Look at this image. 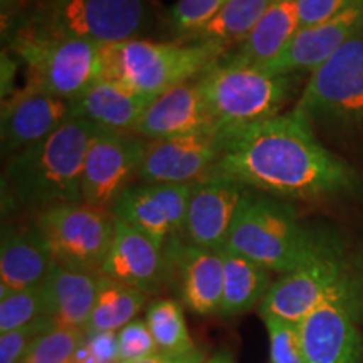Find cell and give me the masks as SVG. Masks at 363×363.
<instances>
[{"label": "cell", "instance_id": "22", "mask_svg": "<svg viewBox=\"0 0 363 363\" xmlns=\"http://www.w3.org/2000/svg\"><path fill=\"white\" fill-rule=\"evenodd\" d=\"M152 101L115 81L96 79L78 98L71 99V110L72 116L83 118L96 128L133 133Z\"/></svg>", "mask_w": 363, "mask_h": 363}, {"label": "cell", "instance_id": "12", "mask_svg": "<svg viewBox=\"0 0 363 363\" xmlns=\"http://www.w3.org/2000/svg\"><path fill=\"white\" fill-rule=\"evenodd\" d=\"M348 272L350 264L345 261L342 249L333 244L308 264L274 281L261 303V316L299 325Z\"/></svg>", "mask_w": 363, "mask_h": 363}, {"label": "cell", "instance_id": "14", "mask_svg": "<svg viewBox=\"0 0 363 363\" xmlns=\"http://www.w3.org/2000/svg\"><path fill=\"white\" fill-rule=\"evenodd\" d=\"M190 189L192 184L130 185L111 207V214L142 230L163 249L172 239L184 235Z\"/></svg>", "mask_w": 363, "mask_h": 363}, {"label": "cell", "instance_id": "29", "mask_svg": "<svg viewBox=\"0 0 363 363\" xmlns=\"http://www.w3.org/2000/svg\"><path fill=\"white\" fill-rule=\"evenodd\" d=\"M84 330L54 326L35 340L21 363H72Z\"/></svg>", "mask_w": 363, "mask_h": 363}, {"label": "cell", "instance_id": "25", "mask_svg": "<svg viewBox=\"0 0 363 363\" xmlns=\"http://www.w3.org/2000/svg\"><path fill=\"white\" fill-rule=\"evenodd\" d=\"M224 256V296L219 316L233 318L261 305L271 288V271L242 254L222 249Z\"/></svg>", "mask_w": 363, "mask_h": 363}, {"label": "cell", "instance_id": "21", "mask_svg": "<svg viewBox=\"0 0 363 363\" xmlns=\"http://www.w3.org/2000/svg\"><path fill=\"white\" fill-rule=\"evenodd\" d=\"M56 264L34 219L4 225L0 244V298L40 286Z\"/></svg>", "mask_w": 363, "mask_h": 363}, {"label": "cell", "instance_id": "32", "mask_svg": "<svg viewBox=\"0 0 363 363\" xmlns=\"http://www.w3.org/2000/svg\"><path fill=\"white\" fill-rule=\"evenodd\" d=\"M229 0H177L170 9V26L180 39L197 33L224 9Z\"/></svg>", "mask_w": 363, "mask_h": 363}, {"label": "cell", "instance_id": "13", "mask_svg": "<svg viewBox=\"0 0 363 363\" xmlns=\"http://www.w3.org/2000/svg\"><path fill=\"white\" fill-rule=\"evenodd\" d=\"M251 189L220 174H207L190 189L184 239L206 249L222 251L235 217Z\"/></svg>", "mask_w": 363, "mask_h": 363}, {"label": "cell", "instance_id": "28", "mask_svg": "<svg viewBox=\"0 0 363 363\" xmlns=\"http://www.w3.org/2000/svg\"><path fill=\"white\" fill-rule=\"evenodd\" d=\"M158 347V353L167 357H182L197 350L184 316L182 303L172 298L150 303L145 316Z\"/></svg>", "mask_w": 363, "mask_h": 363}, {"label": "cell", "instance_id": "16", "mask_svg": "<svg viewBox=\"0 0 363 363\" xmlns=\"http://www.w3.org/2000/svg\"><path fill=\"white\" fill-rule=\"evenodd\" d=\"M163 254L167 281L174 274L179 279L182 303L197 315H219L225 272L222 251L195 246L182 235L167 242Z\"/></svg>", "mask_w": 363, "mask_h": 363}, {"label": "cell", "instance_id": "35", "mask_svg": "<svg viewBox=\"0 0 363 363\" xmlns=\"http://www.w3.org/2000/svg\"><path fill=\"white\" fill-rule=\"evenodd\" d=\"M72 363H118V333L103 331V333L86 335Z\"/></svg>", "mask_w": 363, "mask_h": 363}, {"label": "cell", "instance_id": "27", "mask_svg": "<svg viewBox=\"0 0 363 363\" xmlns=\"http://www.w3.org/2000/svg\"><path fill=\"white\" fill-rule=\"evenodd\" d=\"M148 294L140 289L126 286L99 272L96 301L91 311L84 333H103V331H120L147 305Z\"/></svg>", "mask_w": 363, "mask_h": 363}, {"label": "cell", "instance_id": "20", "mask_svg": "<svg viewBox=\"0 0 363 363\" xmlns=\"http://www.w3.org/2000/svg\"><path fill=\"white\" fill-rule=\"evenodd\" d=\"M219 125L203 103L197 79L160 94L148 104L133 133L153 140L179 138L219 131Z\"/></svg>", "mask_w": 363, "mask_h": 363}, {"label": "cell", "instance_id": "2", "mask_svg": "<svg viewBox=\"0 0 363 363\" xmlns=\"http://www.w3.org/2000/svg\"><path fill=\"white\" fill-rule=\"evenodd\" d=\"M96 126L69 118L51 136L9 157L2 172V211L38 216L48 208L83 202L81 177Z\"/></svg>", "mask_w": 363, "mask_h": 363}, {"label": "cell", "instance_id": "7", "mask_svg": "<svg viewBox=\"0 0 363 363\" xmlns=\"http://www.w3.org/2000/svg\"><path fill=\"white\" fill-rule=\"evenodd\" d=\"M197 86L219 128L229 130L278 116L293 89V76L220 59L197 79Z\"/></svg>", "mask_w": 363, "mask_h": 363}, {"label": "cell", "instance_id": "5", "mask_svg": "<svg viewBox=\"0 0 363 363\" xmlns=\"http://www.w3.org/2000/svg\"><path fill=\"white\" fill-rule=\"evenodd\" d=\"M225 49L201 43H158L143 38L101 45L99 78L155 99L177 86L199 79Z\"/></svg>", "mask_w": 363, "mask_h": 363}, {"label": "cell", "instance_id": "24", "mask_svg": "<svg viewBox=\"0 0 363 363\" xmlns=\"http://www.w3.org/2000/svg\"><path fill=\"white\" fill-rule=\"evenodd\" d=\"M299 30L296 0H272L249 38L239 44L238 52L224 61L234 65L266 67L284 51Z\"/></svg>", "mask_w": 363, "mask_h": 363}, {"label": "cell", "instance_id": "3", "mask_svg": "<svg viewBox=\"0 0 363 363\" xmlns=\"http://www.w3.org/2000/svg\"><path fill=\"white\" fill-rule=\"evenodd\" d=\"M155 21L148 0H33L9 22L7 35L21 33L106 45L142 38Z\"/></svg>", "mask_w": 363, "mask_h": 363}, {"label": "cell", "instance_id": "10", "mask_svg": "<svg viewBox=\"0 0 363 363\" xmlns=\"http://www.w3.org/2000/svg\"><path fill=\"white\" fill-rule=\"evenodd\" d=\"M148 140L136 133L98 128L84 157L81 197L88 206L111 212V207L136 177Z\"/></svg>", "mask_w": 363, "mask_h": 363}, {"label": "cell", "instance_id": "19", "mask_svg": "<svg viewBox=\"0 0 363 363\" xmlns=\"http://www.w3.org/2000/svg\"><path fill=\"white\" fill-rule=\"evenodd\" d=\"M99 272L145 294H157L167 283L165 254L142 230L116 219L111 247Z\"/></svg>", "mask_w": 363, "mask_h": 363}, {"label": "cell", "instance_id": "4", "mask_svg": "<svg viewBox=\"0 0 363 363\" xmlns=\"http://www.w3.org/2000/svg\"><path fill=\"white\" fill-rule=\"evenodd\" d=\"M333 244L303 225L283 199L251 190L224 249L242 254L267 271L286 274L308 264Z\"/></svg>", "mask_w": 363, "mask_h": 363}, {"label": "cell", "instance_id": "30", "mask_svg": "<svg viewBox=\"0 0 363 363\" xmlns=\"http://www.w3.org/2000/svg\"><path fill=\"white\" fill-rule=\"evenodd\" d=\"M45 316L43 284L0 298V333H9Z\"/></svg>", "mask_w": 363, "mask_h": 363}, {"label": "cell", "instance_id": "15", "mask_svg": "<svg viewBox=\"0 0 363 363\" xmlns=\"http://www.w3.org/2000/svg\"><path fill=\"white\" fill-rule=\"evenodd\" d=\"M222 150V130L153 140L147 145L138 179L147 184L190 185L214 170Z\"/></svg>", "mask_w": 363, "mask_h": 363}, {"label": "cell", "instance_id": "9", "mask_svg": "<svg viewBox=\"0 0 363 363\" xmlns=\"http://www.w3.org/2000/svg\"><path fill=\"white\" fill-rule=\"evenodd\" d=\"M61 266L84 271H101L115 235L116 217L88 203H66L40 212L34 217Z\"/></svg>", "mask_w": 363, "mask_h": 363}, {"label": "cell", "instance_id": "11", "mask_svg": "<svg viewBox=\"0 0 363 363\" xmlns=\"http://www.w3.org/2000/svg\"><path fill=\"white\" fill-rule=\"evenodd\" d=\"M350 272L298 325L308 363H358L362 340L357 330Z\"/></svg>", "mask_w": 363, "mask_h": 363}, {"label": "cell", "instance_id": "39", "mask_svg": "<svg viewBox=\"0 0 363 363\" xmlns=\"http://www.w3.org/2000/svg\"><path fill=\"white\" fill-rule=\"evenodd\" d=\"M203 363H234L233 358L230 355H227V353H217V355L207 358Z\"/></svg>", "mask_w": 363, "mask_h": 363}, {"label": "cell", "instance_id": "38", "mask_svg": "<svg viewBox=\"0 0 363 363\" xmlns=\"http://www.w3.org/2000/svg\"><path fill=\"white\" fill-rule=\"evenodd\" d=\"M130 363H174L170 357L163 355V353H155V355L143 358V360H136V362H130Z\"/></svg>", "mask_w": 363, "mask_h": 363}, {"label": "cell", "instance_id": "8", "mask_svg": "<svg viewBox=\"0 0 363 363\" xmlns=\"http://www.w3.org/2000/svg\"><path fill=\"white\" fill-rule=\"evenodd\" d=\"M7 48L24 66L26 86L52 96L74 99L99 78V44L16 33Z\"/></svg>", "mask_w": 363, "mask_h": 363}, {"label": "cell", "instance_id": "31", "mask_svg": "<svg viewBox=\"0 0 363 363\" xmlns=\"http://www.w3.org/2000/svg\"><path fill=\"white\" fill-rule=\"evenodd\" d=\"M269 335L271 363H308L298 325L274 316H262Z\"/></svg>", "mask_w": 363, "mask_h": 363}, {"label": "cell", "instance_id": "33", "mask_svg": "<svg viewBox=\"0 0 363 363\" xmlns=\"http://www.w3.org/2000/svg\"><path fill=\"white\" fill-rule=\"evenodd\" d=\"M158 353V347L147 321L133 320L118 331V363L143 360Z\"/></svg>", "mask_w": 363, "mask_h": 363}, {"label": "cell", "instance_id": "26", "mask_svg": "<svg viewBox=\"0 0 363 363\" xmlns=\"http://www.w3.org/2000/svg\"><path fill=\"white\" fill-rule=\"evenodd\" d=\"M271 2L272 0H229L207 26L180 40L214 44L222 49L242 44L269 9Z\"/></svg>", "mask_w": 363, "mask_h": 363}, {"label": "cell", "instance_id": "34", "mask_svg": "<svg viewBox=\"0 0 363 363\" xmlns=\"http://www.w3.org/2000/svg\"><path fill=\"white\" fill-rule=\"evenodd\" d=\"M56 323L49 316H40L33 323L9 333H0V363H21L27 350L45 331L52 330Z\"/></svg>", "mask_w": 363, "mask_h": 363}, {"label": "cell", "instance_id": "36", "mask_svg": "<svg viewBox=\"0 0 363 363\" xmlns=\"http://www.w3.org/2000/svg\"><path fill=\"white\" fill-rule=\"evenodd\" d=\"M299 29L326 22L342 13L355 0H296Z\"/></svg>", "mask_w": 363, "mask_h": 363}, {"label": "cell", "instance_id": "18", "mask_svg": "<svg viewBox=\"0 0 363 363\" xmlns=\"http://www.w3.org/2000/svg\"><path fill=\"white\" fill-rule=\"evenodd\" d=\"M360 34H363V0H355L333 19L299 29L284 51L264 69L281 76H294L301 71L315 72L348 40Z\"/></svg>", "mask_w": 363, "mask_h": 363}, {"label": "cell", "instance_id": "23", "mask_svg": "<svg viewBox=\"0 0 363 363\" xmlns=\"http://www.w3.org/2000/svg\"><path fill=\"white\" fill-rule=\"evenodd\" d=\"M99 272L56 264L43 283L45 316L56 326L84 330L96 301Z\"/></svg>", "mask_w": 363, "mask_h": 363}, {"label": "cell", "instance_id": "6", "mask_svg": "<svg viewBox=\"0 0 363 363\" xmlns=\"http://www.w3.org/2000/svg\"><path fill=\"white\" fill-rule=\"evenodd\" d=\"M294 111L326 135L363 138V34L311 72Z\"/></svg>", "mask_w": 363, "mask_h": 363}, {"label": "cell", "instance_id": "1", "mask_svg": "<svg viewBox=\"0 0 363 363\" xmlns=\"http://www.w3.org/2000/svg\"><path fill=\"white\" fill-rule=\"evenodd\" d=\"M224 150L212 174L276 199L340 197L360 189L357 170L318 140L296 111L222 130ZM211 174V172H208Z\"/></svg>", "mask_w": 363, "mask_h": 363}, {"label": "cell", "instance_id": "17", "mask_svg": "<svg viewBox=\"0 0 363 363\" xmlns=\"http://www.w3.org/2000/svg\"><path fill=\"white\" fill-rule=\"evenodd\" d=\"M72 118L71 99L24 86L4 99L0 136L4 155L12 157L51 136Z\"/></svg>", "mask_w": 363, "mask_h": 363}, {"label": "cell", "instance_id": "37", "mask_svg": "<svg viewBox=\"0 0 363 363\" xmlns=\"http://www.w3.org/2000/svg\"><path fill=\"white\" fill-rule=\"evenodd\" d=\"M350 283L357 320L363 321V256L350 266Z\"/></svg>", "mask_w": 363, "mask_h": 363}]
</instances>
